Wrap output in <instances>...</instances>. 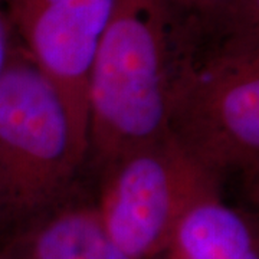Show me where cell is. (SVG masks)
Wrapping results in <instances>:
<instances>
[{
    "label": "cell",
    "instance_id": "2",
    "mask_svg": "<svg viewBox=\"0 0 259 259\" xmlns=\"http://www.w3.org/2000/svg\"><path fill=\"white\" fill-rule=\"evenodd\" d=\"M189 22L171 0H117L88 78L87 163L98 173L167 136V94Z\"/></svg>",
    "mask_w": 259,
    "mask_h": 259
},
{
    "label": "cell",
    "instance_id": "1",
    "mask_svg": "<svg viewBox=\"0 0 259 259\" xmlns=\"http://www.w3.org/2000/svg\"><path fill=\"white\" fill-rule=\"evenodd\" d=\"M167 136L221 182L259 173V30L190 16L167 94Z\"/></svg>",
    "mask_w": 259,
    "mask_h": 259
},
{
    "label": "cell",
    "instance_id": "6",
    "mask_svg": "<svg viewBox=\"0 0 259 259\" xmlns=\"http://www.w3.org/2000/svg\"><path fill=\"white\" fill-rule=\"evenodd\" d=\"M0 259H131L112 242L95 202L75 194L0 242Z\"/></svg>",
    "mask_w": 259,
    "mask_h": 259
},
{
    "label": "cell",
    "instance_id": "9",
    "mask_svg": "<svg viewBox=\"0 0 259 259\" xmlns=\"http://www.w3.org/2000/svg\"><path fill=\"white\" fill-rule=\"evenodd\" d=\"M18 42L13 26L10 23L8 10L5 8L3 0H0V81L9 64L12 52Z\"/></svg>",
    "mask_w": 259,
    "mask_h": 259
},
{
    "label": "cell",
    "instance_id": "4",
    "mask_svg": "<svg viewBox=\"0 0 259 259\" xmlns=\"http://www.w3.org/2000/svg\"><path fill=\"white\" fill-rule=\"evenodd\" d=\"M95 202L112 242L131 259H154L185 218L221 199V180L168 136L130 150L104 167Z\"/></svg>",
    "mask_w": 259,
    "mask_h": 259
},
{
    "label": "cell",
    "instance_id": "5",
    "mask_svg": "<svg viewBox=\"0 0 259 259\" xmlns=\"http://www.w3.org/2000/svg\"><path fill=\"white\" fill-rule=\"evenodd\" d=\"M20 47L56 87L88 143V78L117 0H3Z\"/></svg>",
    "mask_w": 259,
    "mask_h": 259
},
{
    "label": "cell",
    "instance_id": "3",
    "mask_svg": "<svg viewBox=\"0 0 259 259\" xmlns=\"http://www.w3.org/2000/svg\"><path fill=\"white\" fill-rule=\"evenodd\" d=\"M87 153L64 98L18 40L0 81V225L6 238L74 197Z\"/></svg>",
    "mask_w": 259,
    "mask_h": 259
},
{
    "label": "cell",
    "instance_id": "10",
    "mask_svg": "<svg viewBox=\"0 0 259 259\" xmlns=\"http://www.w3.org/2000/svg\"><path fill=\"white\" fill-rule=\"evenodd\" d=\"M6 238V232H5V229H3V226L0 225V242L3 241Z\"/></svg>",
    "mask_w": 259,
    "mask_h": 259
},
{
    "label": "cell",
    "instance_id": "8",
    "mask_svg": "<svg viewBox=\"0 0 259 259\" xmlns=\"http://www.w3.org/2000/svg\"><path fill=\"white\" fill-rule=\"evenodd\" d=\"M207 26L259 30V0H171Z\"/></svg>",
    "mask_w": 259,
    "mask_h": 259
},
{
    "label": "cell",
    "instance_id": "7",
    "mask_svg": "<svg viewBox=\"0 0 259 259\" xmlns=\"http://www.w3.org/2000/svg\"><path fill=\"white\" fill-rule=\"evenodd\" d=\"M154 259H259L256 225L221 199L193 209Z\"/></svg>",
    "mask_w": 259,
    "mask_h": 259
}]
</instances>
